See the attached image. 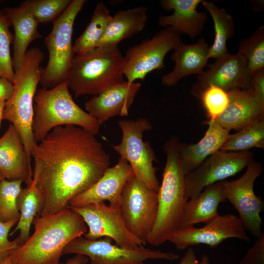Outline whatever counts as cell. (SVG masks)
<instances>
[{
	"mask_svg": "<svg viewBox=\"0 0 264 264\" xmlns=\"http://www.w3.org/2000/svg\"><path fill=\"white\" fill-rule=\"evenodd\" d=\"M31 155L33 180L42 199V217L67 208L70 200L92 186L110 165V155L95 135L73 125L53 129Z\"/></svg>",
	"mask_w": 264,
	"mask_h": 264,
	"instance_id": "obj_1",
	"label": "cell"
},
{
	"mask_svg": "<svg viewBox=\"0 0 264 264\" xmlns=\"http://www.w3.org/2000/svg\"><path fill=\"white\" fill-rule=\"evenodd\" d=\"M33 222L32 235L10 255L14 264H58L65 247L88 231L82 217L69 207L37 216Z\"/></svg>",
	"mask_w": 264,
	"mask_h": 264,
	"instance_id": "obj_2",
	"label": "cell"
},
{
	"mask_svg": "<svg viewBox=\"0 0 264 264\" xmlns=\"http://www.w3.org/2000/svg\"><path fill=\"white\" fill-rule=\"evenodd\" d=\"M180 141L174 136L163 146L166 157L162 179L157 191L156 220L147 243L158 246L182 227L185 195V176L178 151Z\"/></svg>",
	"mask_w": 264,
	"mask_h": 264,
	"instance_id": "obj_3",
	"label": "cell"
},
{
	"mask_svg": "<svg viewBox=\"0 0 264 264\" xmlns=\"http://www.w3.org/2000/svg\"><path fill=\"white\" fill-rule=\"evenodd\" d=\"M44 53L37 47L28 49L20 68L15 71L14 92L5 102L3 120L8 121L18 132L29 159L36 146L32 124L34 115V97L40 83Z\"/></svg>",
	"mask_w": 264,
	"mask_h": 264,
	"instance_id": "obj_4",
	"label": "cell"
},
{
	"mask_svg": "<svg viewBox=\"0 0 264 264\" xmlns=\"http://www.w3.org/2000/svg\"><path fill=\"white\" fill-rule=\"evenodd\" d=\"M34 111L32 131L37 143L57 127L76 126L96 135L101 126L75 102L66 81L52 88H43L37 90Z\"/></svg>",
	"mask_w": 264,
	"mask_h": 264,
	"instance_id": "obj_5",
	"label": "cell"
},
{
	"mask_svg": "<svg viewBox=\"0 0 264 264\" xmlns=\"http://www.w3.org/2000/svg\"><path fill=\"white\" fill-rule=\"evenodd\" d=\"M124 61L118 46L97 47L87 53L74 55L65 81L75 98L96 95L124 81Z\"/></svg>",
	"mask_w": 264,
	"mask_h": 264,
	"instance_id": "obj_6",
	"label": "cell"
},
{
	"mask_svg": "<svg viewBox=\"0 0 264 264\" xmlns=\"http://www.w3.org/2000/svg\"><path fill=\"white\" fill-rule=\"evenodd\" d=\"M87 2L71 0L62 14L53 23L50 33L44 39L48 52L46 66L42 68L40 83L52 88L65 81L74 54L72 44L73 25L76 17Z\"/></svg>",
	"mask_w": 264,
	"mask_h": 264,
	"instance_id": "obj_7",
	"label": "cell"
},
{
	"mask_svg": "<svg viewBox=\"0 0 264 264\" xmlns=\"http://www.w3.org/2000/svg\"><path fill=\"white\" fill-rule=\"evenodd\" d=\"M118 124L122 137L118 144L112 145L113 149L130 165L137 178L157 192L160 185L154 166L155 154L150 143L143 139L144 132L152 129L151 123L145 118H139L121 120Z\"/></svg>",
	"mask_w": 264,
	"mask_h": 264,
	"instance_id": "obj_8",
	"label": "cell"
},
{
	"mask_svg": "<svg viewBox=\"0 0 264 264\" xmlns=\"http://www.w3.org/2000/svg\"><path fill=\"white\" fill-rule=\"evenodd\" d=\"M157 206V192L132 176L123 187L119 208L127 229L144 246L154 224Z\"/></svg>",
	"mask_w": 264,
	"mask_h": 264,
	"instance_id": "obj_9",
	"label": "cell"
},
{
	"mask_svg": "<svg viewBox=\"0 0 264 264\" xmlns=\"http://www.w3.org/2000/svg\"><path fill=\"white\" fill-rule=\"evenodd\" d=\"M112 240L103 237L90 240L81 236L70 242L64 248L63 255L80 254L87 257L90 264H144L149 260L175 261L177 254L145 248H123L111 243Z\"/></svg>",
	"mask_w": 264,
	"mask_h": 264,
	"instance_id": "obj_10",
	"label": "cell"
},
{
	"mask_svg": "<svg viewBox=\"0 0 264 264\" xmlns=\"http://www.w3.org/2000/svg\"><path fill=\"white\" fill-rule=\"evenodd\" d=\"M181 42V34L167 27L129 48L124 56L123 73L126 81L132 83L143 80L152 71L164 68L166 54Z\"/></svg>",
	"mask_w": 264,
	"mask_h": 264,
	"instance_id": "obj_11",
	"label": "cell"
},
{
	"mask_svg": "<svg viewBox=\"0 0 264 264\" xmlns=\"http://www.w3.org/2000/svg\"><path fill=\"white\" fill-rule=\"evenodd\" d=\"M262 171L261 164L253 161L247 166L245 173L238 179L230 181H222L225 199L229 201L237 210L245 230L257 238L263 234L260 214L264 209V202L255 194L254 186Z\"/></svg>",
	"mask_w": 264,
	"mask_h": 264,
	"instance_id": "obj_12",
	"label": "cell"
},
{
	"mask_svg": "<svg viewBox=\"0 0 264 264\" xmlns=\"http://www.w3.org/2000/svg\"><path fill=\"white\" fill-rule=\"evenodd\" d=\"M68 207L78 213L88 226V231L84 235L85 238L95 240L109 237L117 245L131 249L144 246L127 229L120 207L102 202L79 207Z\"/></svg>",
	"mask_w": 264,
	"mask_h": 264,
	"instance_id": "obj_13",
	"label": "cell"
},
{
	"mask_svg": "<svg viewBox=\"0 0 264 264\" xmlns=\"http://www.w3.org/2000/svg\"><path fill=\"white\" fill-rule=\"evenodd\" d=\"M253 161V154L248 151H217L185 176L187 199H193L206 187L235 175Z\"/></svg>",
	"mask_w": 264,
	"mask_h": 264,
	"instance_id": "obj_14",
	"label": "cell"
},
{
	"mask_svg": "<svg viewBox=\"0 0 264 264\" xmlns=\"http://www.w3.org/2000/svg\"><path fill=\"white\" fill-rule=\"evenodd\" d=\"M231 238L246 242L250 241L239 218L234 214H227L219 215L202 227L184 226L175 233L169 241L177 249L182 250L200 244L214 248L225 240Z\"/></svg>",
	"mask_w": 264,
	"mask_h": 264,
	"instance_id": "obj_15",
	"label": "cell"
},
{
	"mask_svg": "<svg viewBox=\"0 0 264 264\" xmlns=\"http://www.w3.org/2000/svg\"><path fill=\"white\" fill-rule=\"evenodd\" d=\"M190 92L199 99L202 92L209 86L219 87L226 92L238 89H252L251 74L244 56L238 52L229 53L218 59L208 69L197 75Z\"/></svg>",
	"mask_w": 264,
	"mask_h": 264,
	"instance_id": "obj_16",
	"label": "cell"
},
{
	"mask_svg": "<svg viewBox=\"0 0 264 264\" xmlns=\"http://www.w3.org/2000/svg\"><path fill=\"white\" fill-rule=\"evenodd\" d=\"M133 175L130 165L120 158L117 164L108 168L92 186L72 198L68 207H79L106 201L110 205L120 207L123 187Z\"/></svg>",
	"mask_w": 264,
	"mask_h": 264,
	"instance_id": "obj_17",
	"label": "cell"
},
{
	"mask_svg": "<svg viewBox=\"0 0 264 264\" xmlns=\"http://www.w3.org/2000/svg\"><path fill=\"white\" fill-rule=\"evenodd\" d=\"M141 86L126 80L112 85L87 101L86 111L100 125L116 116H127Z\"/></svg>",
	"mask_w": 264,
	"mask_h": 264,
	"instance_id": "obj_18",
	"label": "cell"
},
{
	"mask_svg": "<svg viewBox=\"0 0 264 264\" xmlns=\"http://www.w3.org/2000/svg\"><path fill=\"white\" fill-rule=\"evenodd\" d=\"M0 172L4 179L21 180L27 186L33 179V170L22 139L10 124L0 138Z\"/></svg>",
	"mask_w": 264,
	"mask_h": 264,
	"instance_id": "obj_19",
	"label": "cell"
},
{
	"mask_svg": "<svg viewBox=\"0 0 264 264\" xmlns=\"http://www.w3.org/2000/svg\"><path fill=\"white\" fill-rule=\"evenodd\" d=\"M203 0H162L161 7L166 10H173L172 14L160 16L158 25L170 27L177 32L184 33L190 38L199 36L207 20L205 12H198L197 7Z\"/></svg>",
	"mask_w": 264,
	"mask_h": 264,
	"instance_id": "obj_20",
	"label": "cell"
},
{
	"mask_svg": "<svg viewBox=\"0 0 264 264\" xmlns=\"http://www.w3.org/2000/svg\"><path fill=\"white\" fill-rule=\"evenodd\" d=\"M209 47L203 38L191 44L180 42L173 50L171 56L175 62V66L172 71L162 77V84L173 87L190 75L201 74L209 60Z\"/></svg>",
	"mask_w": 264,
	"mask_h": 264,
	"instance_id": "obj_21",
	"label": "cell"
},
{
	"mask_svg": "<svg viewBox=\"0 0 264 264\" xmlns=\"http://www.w3.org/2000/svg\"><path fill=\"white\" fill-rule=\"evenodd\" d=\"M229 101L225 111L215 120L230 131L242 128L264 116V105L253 90L238 89L228 92Z\"/></svg>",
	"mask_w": 264,
	"mask_h": 264,
	"instance_id": "obj_22",
	"label": "cell"
},
{
	"mask_svg": "<svg viewBox=\"0 0 264 264\" xmlns=\"http://www.w3.org/2000/svg\"><path fill=\"white\" fill-rule=\"evenodd\" d=\"M208 128L203 137L197 143L179 142L178 151L185 176L197 168L206 158L220 149L230 135V131L216 120L206 122Z\"/></svg>",
	"mask_w": 264,
	"mask_h": 264,
	"instance_id": "obj_23",
	"label": "cell"
},
{
	"mask_svg": "<svg viewBox=\"0 0 264 264\" xmlns=\"http://www.w3.org/2000/svg\"><path fill=\"white\" fill-rule=\"evenodd\" d=\"M14 28L12 63L14 72L22 65L30 44L42 37L39 32V23L25 7H7L2 10Z\"/></svg>",
	"mask_w": 264,
	"mask_h": 264,
	"instance_id": "obj_24",
	"label": "cell"
},
{
	"mask_svg": "<svg viewBox=\"0 0 264 264\" xmlns=\"http://www.w3.org/2000/svg\"><path fill=\"white\" fill-rule=\"evenodd\" d=\"M148 8L139 6L120 10L112 16L97 47L118 46L123 40L142 32L147 22Z\"/></svg>",
	"mask_w": 264,
	"mask_h": 264,
	"instance_id": "obj_25",
	"label": "cell"
},
{
	"mask_svg": "<svg viewBox=\"0 0 264 264\" xmlns=\"http://www.w3.org/2000/svg\"><path fill=\"white\" fill-rule=\"evenodd\" d=\"M225 200L222 181L206 187L196 198L186 202L183 227L211 221L219 215L218 207Z\"/></svg>",
	"mask_w": 264,
	"mask_h": 264,
	"instance_id": "obj_26",
	"label": "cell"
},
{
	"mask_svg": "<svg viewBox=\"0 0 264 264\" xmlns=\"http://www.w3.org/2000/svg\"><path fill=\"white\" fill-rule=\"evenodd\" d=\"M17 205L20 217L16 226L9 235L19 231V235L15 240L19 247L30 237L31 225L42 209V198L33 179L29 186L21 189L17 199Z\"/></svg>",
	"mask_w": 264,
	"mask_h": 264,
	"instance_id": "obj_27",
	"label": "cell"
},
{
	"mask_svg": "<svg viewBox=\"0 0 264 264\" xmlns=\"http://www.w3.org/2000/svg\"><path fill=\"white\" fill-rule=\"evenodd\" d=\"M201 3L210 15L214 22L215 37L213 43L209 47L208 57L217 59L229 53L227 42L235 34V22L232 16L224 8L218 7L211 1L202 0Z\"/></svg>",
	"mask_w": 264,
	"mask_h": 264,
	"instance_id": "obj_28",
	"label": "cell"
},
{
	"mask_svg": "<svg viewBox=\"0 0 264 264\" xmlns=\"http://www.w3.org/2000/svg\"><path fill=\"white\" fill-rule=\"evenodd\" d=\"M111 17L106 4L103 2H99L89 23L73 45L74 54H84L97 48Z\"/></svg>",
	"mask_w": 264,
	"mask_h": 264,
	"instance_id": "obj_29",
	"label": "cell"
},
{
	"mask_svg": "<svg viewBox=\"0 0 264 264\" xmlns=\"http://www.w3.org/2000/svg\"><path fill=\"white\" fill-rule=\"evenodd\" d=\"M253 148H264V116L229 135L220 150L225 152L247 151Z\"/></svg>",
	"mask_w": 264,
	"mask_h": 264,
	"instance_id": "obj_30",
	"label": "cell"
},
{
	"mask_svg": "<svg viewBox=\"0 0 264 264\" xmlns=\"http://www.w3.org/2000/svg\"><path fill=\"white\" fill-rule=\"evenodd\" d=\"M238 52L246 58L251 75L264 69V26L258 27L249 37L243 38L239 44Z\"/></svg>",
	"mask_w": 264,
	"mask_h": 264,
	"instance_id": "obj_31",
	"label": "cell"
},
{
	"mask_svg": "<svg viewBox=\"0 0 264 264\" xmlns=\"http://www.w3.org/2000/svg\"><path fill=\"white\" fill-rule=\"evenodd\" d=\"M22 182L5 179L0 182V222L19 220L20 214L17 199Z\"/></svg>",
	"mask_w": 264,
	"mask_h": 264,
	"instance_id": "obj_32",
	"label": "cell"
},
{
	"mask_svg": "<svg viewBox=\"0 0 264 264\" xmlns=\"http://www.w3.org/2000/svg\"><path fill=\"white\" fill-rule=\"evenodd\" d=\"M71 0H26L20 4L27 8L40 23L53 22L65 10Z\"/></svg>",
	"mask_w": 264,
	"mask_h": 264,
	"instance_id": "obj_33",
	"label": "cell"
},
{
	"mask_svg": "<svg viewBox=\"0 0 264 264\" xmlns=\"http://www.w3.org/2000/svg\"><path fill=\"white\" fill-rule=\"evenodd\" d=\"M11 22L3 11L0 10V77L13 82L15 77L10 46L14 34L10 30Z\"/></svg>",
	"mask_w": 264,
	"mask_h": 264,
	"instance_id": "obj_34",
	"label": "cell"
},
{
	"mask_svg": "<svg viewBox=\"0 0 264 264\" xmlns=\"http://www.w3.org/2000/svg\"><path fill=\"white\" fill-rule=\"evenodd\" d=\"M201 100L209 120H215L226 110L229 101L228 92L215 86H209L201 93Z\"/></svg>",
	"mask_w": 264,
	"mask_h": 264,
	"instance_id": "obj_35",
	"label": "cell"
},
{
	"mask_svg": "<svg viewBox=\"0 0 264 264\" xmlns=\"http://www.w3.org/2000/svg\"><path fill=\"white\" fill-rule=\"evenodd\" d=\"M18 221L0 222V262L10 256L11 252L18 247L15 240L10 241L8 238L11 229Z\"/></svg>",
	"mask_w": 264,
	"mask_h": 264,
	"instance_id": "obj_36",
	"label": "cell"
},
{
	"mask_svg": "<svg viewBox=\"0 0 264 264\" xmlns=\"http://www.w3.org/2000/svg\"><path fill=\"white\" fill-rule=\"evenodd\" d=\"M240 264H264V234L258 238Z\"/></svg>",
	"mask_w": 264,
	"mask_h": 264,
	"instance_id": "obj_37",
	"label": "cell"
},
{
	"mask_svg": "<svg viewBox=\"0 0 264 264\" xmlns=\"http://www.w3.org/2000/svg\"><path fill=\"white\" fill-rule=\"evenodd\" d=\"M251 83L252 90L256 98L264 105V69L252 73Z\"/></svg>",
	"mask_w": 264,
	"mask_h": 264,
	"instance_id": "obj_38",
	"label": "cell"
},
{
	"mask_svg": "<svg viewBox=\"0 0 264 264\" xmlns=\"http://www.w3.org/2000/svg\"><path fill=\"white\" fill-rule=\"evenodd\" d=\"M209 258L206 254L203 255L200 260L198 261L194 249L192 247H189L187 249L179 264H209Z\"/></svg>",
	"mask_w": 264,
	"mask_h": 264,
	"instance_id": "obj_39",
	"label": "cell"
},
{
	"mask_svg": "<svg viewBox=\"0 0 264 264\" xmlns=\"http://www.w3.org/2000/svg\"><path fill=\"white\" fill-rule=\"evenodd\" d=\"M13 92V82L5 77H0V101H8L12 97Z\"/></svg>",
	"mask_w": 264,
	"mask_h": 264,
	"instance_id": "obj_40",
	"label": "cell"
},
{
	"mask_svg": "<svg viewBox=\"0 0 264 264\" xmlns=\"http://www.w3.org/2000/svg\"><path fill=\"white\" fill-rule=\"evenodd\" d=\"M89 260L84 255L75 254L73 257L68 259L65 263H59L58 264H87Z\"/></svg>",
	"mask_w": 264,
	"mask_h": 264,
	"instance_id": "obj_41",
	"label": "cell"
},
{
	"mask_svg": "<svg viewBox=\"0 0 264 264\" xmlns=\"http://www.w3.org/2000/svg\"><path fill=\"white\" fill-rule=\"evenodd\" d=\"M5 101H0V128L1 126V121L3 120V113L5 107Z\"/></svg>",
	"mask_w": 264,
	"mask_h": 264,
	"instance_id": "obj_42",
	"label": "cell"
},
{
	"mask_svg": "<svg viewBox=\"0 0 264 264\" xmlns=\"http://www.w3.org/2000/svg\"><path fill=\"white\" fill-rule=\"evenodd\" d=\"M0 264H14L10 256H9L0 262Z\"/></svg>",
	"mask_w": 264,
	"mask_h": 264,
	"instance_id": "obj_43",
	"label": "cell"
},
{
	"mask_svg": "<svg viewBox=\"0 0 264 264\" xmlns=\"http://www.w3.org/2000/svg\"><path fill=\"white\" fill-rule=\"evenodd\" d=\"M4 179V178L3 176L2 175L1 172H0V182Z\"/></svg>",
	"mask_w": 264,
	"mask_h": 264,
	"instance_id": "obj_44",
	"label": "cell"
},
{
	"mask_svg": "<svg viewBox=\"0 0 264 264\" xmlns=\"http://www.w3.org/2000/svg\"><path fill=\"white\" fill-rule=\"evenodd\" d=\"M2 0H0V3L1 2Z\"/></svg>",
	"mask_w": 264,
	"mask_h": 264,
	"instance_id": "obj_45",
	"label": "cell"
}]
</instances>
